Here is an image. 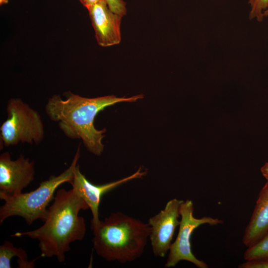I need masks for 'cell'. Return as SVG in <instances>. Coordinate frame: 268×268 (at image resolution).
Here are the masks:
<instances>
[{"label":"cell","mask_w":268,"mask_h":268,"mask_svg":"<svg viewBox=\"0 0 268 268\" xmlns=\"http://www.w3.org/2000/svg\"><path fill=\"white\" fill-rule=\"evenodd\" d=\"M79 157L80 145L70 166L58 176L52 175L41 182L35 190L14 195L0 193V199L4 201L0 207V223L12 216L22 217L29 225L39 219L44 222L48 216L47 207L53 201L56 190L63 183H70Z\"/></svg>","instance_id":"obj_4"},{"label":"cell","mask_w":268,"mask_h":268,"mask_svg":"<svg viewBox=\"0 0 268 268\" xmlns=\"http://www.w3.org/2000/svg\"><path fill=\"white\" fill-rule=\"evenodd\" d=\"M250 6L249 19L262 22L264 12L268 7V0H248Z\"/></svg>","instance_id":"obj_14"},{"label":"cell","mask_w":268,"mask_h":268,"mask_svg":"<svg viewBox=\"0 0 268 268\" xmlns=\"http://www.w3.org/2000/svg\"><path fill=\"white\" fill-rule=\"evenodd\" d=\"M268 232V181L260 191L246 227L243 242L249 247L258 242Z\"/></svg>","instance_id":"obj_11"},{"label":"cell","mask_w":268,"mask_h":268,"mask_svg":"<svg viewBox=\"0 0 268 268\" xmlns=\"http://www.w3.org/2000/svg\"><path fill=\"white\" fill-rule=\"evenodd\" d=\"M96 253L105 260L132 262L142 255L150 226L121 212L112 213L93 230Z\"/></svg>","instance_id":"obj_3"},{"label":"cell","mask_w":268,"mask_h":268,"mask_svg":"<svg viewBox=\"0 0 268 268\" xmlns=\"http://www.w3.org/2000/svg\"><path fill=\"white\" fill-rule=\"evenodd\" d=\"M88 208L87 204L72 188L59 189L48 208L44 223L37 229L16 232L11 236H27L38 240L42 257L55 256L62 263L66 253L70 249V244L82 240L85 235L86 224L78 214L80 210Z\"/></svg>","instance_id":"obj_2"},{"label":"cell","mask_w":268,"mask_h":268,"mask_svg":"<svg viewBox=\"0 0 268 268\" xmlns=\"http://www.w3.org/2000/svg\"><path fill=\"white\" fill-rule=\"evenodd\" d=\"M63 99L55 94L48 99L45 112L49 119L57 123L68 138L81 139L84 146L92 153L100 155L104 145L102 139L106 131L96 129L94 120L98 113L105 108L123 102H133L142 99L138 94L130 97H117L111 95L96 98H86L65 93Z\"/></svg>","instance_id":"obj_1"},{"label":"cell","mask_w":268,"mask_h":268,"mask_svg":"<svg viewBox=\"0 0 268 268\" xmlns=\"http://www.w3.org/2000/svg\"><path fill=\"white\" fill-rule=\"evenodd\" d=\"M14 257H17L18 268H34V261H28L26 251L21 247L16 248L7 240L0 246V268H10V261Z\"/></svg>","instance_id":"obj_12"},{"label":"cell","mask_w":268,"mask_h":268,"mask_svg":"<svg viewBox=\"0 0 268 268\" xmlns=\"http://www.w3.org/2000/svg\"><path fill=\"white\" fill-rule=\"evenodd\" d=\"M110 9L122 16L127 13L126 3L123 0H106Z\"/></svg>","instance_id":"obj_15"},{"label":"cell","mask_w":268,"mask_h":268,"mask_svg":"<svg viewBox=\"0 0 268 268\" xmlns=\"http://www.w3.org/2000/svg\"><path fill=\"white\" fill-rule=\"evenodd\" d=\"M35 164L22 154L12 160L8 152L0 155V193L14 195L22 193L34 179Z\"/></svg>","instance_id":"obj_8"},{"label":"cell","mask_w":268,"mask_h":268,"mask_svg":"<svg viewBox=\"0 0 268 268\" xmlns=\"http://www.w3.org/2000/svg\"><path fill=\"white\" fill-rule=\"evenodd\" d=\"M8 0H0V4L1 5L3 4L7 3Z\"/></svg>","instance_id":"obj_20"},{"label":"cell","mask_w":268,"mask_h":268,"mask_svg":"<svg viewBox=\"0 0 268 268\" xmlns=\"http://www.w3.org/2000/svg\"><path fill=\"white\" fill-rule=\"evenodd\" d=\"M194 204L190 200L183 201L181 204L179 232L175 241L171 245L165 265L166 268L174 267L181 261L189 262L199 268H208L203 261L197 259L192 253L191 235L194 230L201 225H216L222 223L223 221L209 216L196 218L194 216Z\"/></svg>","instance_id":"obj_6"},{"label":"cell","mask_w":268,"mask_h":268,"mask_svg":"<svg viewBox=\"0 0 268 268\" xmlns=\"http://www.w3.org/2000/svg\"><path fill=\"white\" fill-rule=\"evenodd\" d=\"M244 258L246 261L268 259V232L258 242L248 247Z\"/></svg>","instance_id":"obj_13"},{"label":"cell","mask_w":268,"mask_h":268,"mask_svg":"<svg viewBox=\"0 0 268 268\" xmlns=\"http://www.w3.org/2000/svg\"><path fill=\"white\" fill-rule=\"evenodd\" d=\"M7 118L0 127L1 146L19 143L36 145L44 138V128L39 113L19 98L8 100L6 105Z\"/></svg>","instance_id":"obj_5"},{"label":"cell","mask_w":268,"mask_h":268,"mask_svg":"<svg viewBox=\"0 0 268 268\" xmlns=\"http://www.w3.org/2000/svg\"><path fill=\"white\" fill-rule=\"evenodd\" d=\"M184 201L173 199L167 202L163 209L150 217L149 239L153 254L163 258L169 252L178 220L181 204Z\"/></svg>","instance_id":"obj_7"},{"label":"cell","mask_w":268,"mask_h":268,"mask_svg":"<svg viewBox=\"0 0 268 268\" xmlns=\"http://www.w3.org/2000/svg\"><path fill=\"white\" fill-rule=\"evenodd\" d=\"M87 10L98 45L106 47L119 44L123 16L113 12L106 0H100Z\"/></svg>","instance_id":"obj_10"},{"label":"cell","mask_w":268,"mask_h":268,"mask_svg":"<svg viewBox=\"0 0 268 268\" xmlns=\"http://www.w3.org/2000/svg\"><path fill=\"white\" fill-rule=\"evenodd\" d=\"M87 9L93 5L97 2H98L100 0H78Z\"/></svg>","instance_id":"obj_17"},{"label":"cell","mask_w":268,"mask_h":268,"mask_svg":"<svg viewBox=\"0 0 268 268\" xmlns=\"http://www.w3.org/2000/svg\"><path fill=\"white\" fill-rule=\"evenodd\" d=\"M146 174L140 167L134 174L112 182L97 185L88 181L80 172L78 164L76 166L70 184L72 189L87 204L92 214L91 229L96 228L100 222L99 217V206L102 196L117 187L134 179L141 178Z\"/></svg>","instance_id":"obj_9"},{"label":"cell","mask_w":268,"mask_h":268,"mask_svg":"<svg viewBox=\"0 0 268 268\" xmlns=\"http://www.w3.org/2000/svg\"><path fill=\"white\" fill-rule=\"evenodd\" d=\"M264 17H268V7L265 10L264 12Z\"/></svg>","instance_id":"obj_19"},{"label":"cell","mask_w":268,"mask_h":268,"mask_svg":"<svg viewBox=\"0 0 268 268\" xmlns=\"http://www.w3.org/2000/svg\"><path fill=\"white\" fill-rule=\"evenodd\" d=\"M261 172L265 178L268 181V162L266 163L261 168Z\"/></svg>","instance_id":"obj_18"},{"label":"cell","mask_w":268,"mask_h":268,"mask_svg":"<svg viewBox=\"0 0 268 268\" xmlns=\"http://www.w3.org/2000/svg\"><path fill=\"white\" fill-rule=\"evenodd\" d=\"M239 268H268V259L246 261L240 265Z\"/></svg>","instance_id":"obj_16"}]
</instances>
